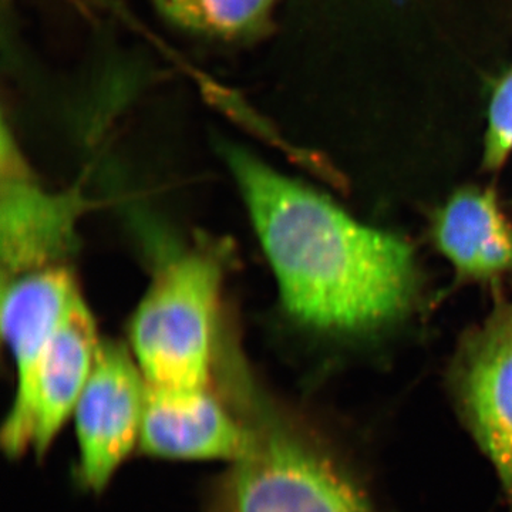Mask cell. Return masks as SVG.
<instances>
[{"mask_svg": "<svg viewBox=\"0 0 512 512\" xmlns=\"http://www.w3.org/2000/svg\"><path fill=\"white\" fill-rule=\"evenodd\" d=\"M433 239L464 281L512 274V224L490 188L466 187L451 195L434 218Z\"/></svg>", "mask_w": 512, "mask_h": 512, "instance_id": "9c48e42d", "label": "cell"}, {"mask_svg": "<svg viewBox=\"0 0 512 512\" xmlns=\"http://www.w3.org/2000/svg\"><path fill=\"white\" fill-rule=\"evenodd\" d=\"M80 8L84 10H107V12L116 13V15L126 16L127 9L124 8L123 0H73Z\"/></svg>", "mask_w": 512, "mask_h": 512, "instance_id": "4fadbf2b", "label": "cell"}, {"mask_svg": "<svg viewBox=\"0 0 512 512\" xmlns=\"http://www.w3.org/2000/svg\"><path fill=\"white\" fill-rule=\"evenodd\" d=\"M454 387L471 431L490 458L512 512V301L500 299L461 340Z\"/></svg>", "mask_w": 512, "mask_h": 512, "instance_id": "52a82bcc", "label": "cell"}, {"mask_svg": "<svg viewBox=\"0 0 512 512\" xmlns=\"http://www.w3.org/2000/svg\"><path fill=\"white\" fill-rule=\"evenodd\" d=\"M512 153V69L498 84L488 110L483 165L485 170L497 171Z\"/></svg>", "mask_w": 512, "mask_h": 512, "instance_id": "7c38bea8", "label": "cell"}, {"mask_svg": "<svg viewBox=\"0 0 512 512\" xmlns=\"http://www.w3.org/2000/svg\"><path fill=\"white\" fill-rule=\"evenodd\" d=\"M224 268L188 249L158 266L128 325V348L156 389L210 387Z\"/></svg>", "mask_w": 512, "mask_h": 512, "instance_id": "7a4b0ae2", "label": "cell"}, {"mask_svg": "<svg viewBox=\"0 0 512 512\" xmlns=\"http://www.w3.org/2000/svg\"><path fill=\"white\" fill-rule=\"evenodd\" d=\"M0 262L2 279L66 266L79 249L80 190L50 191L36 180L8 123H2Z\"/></svg>", "mask_w": 512, "mask_h": 512, "instance_id": "277c9868", "label": "cell"}, {"mask_svg": "<svg viewBox=\"0 0 512 512\" xmlns=\"http://www.w3.org/2000/svg\"><path fill=\"white\" fill-rule=\"evenodd\" d=\"M148 383L130 348L101 342L92 375L74 409L80 480L101 491L140 441Z\"/></svg>", "mask_w": 512, "mask_h": 512, "instance_id": "8992f818", "label": "cell"}, {"mask_svg": "<svg viewBox=\"0 0 512 512\" xmlns=\"http://www.w3.org/2000/svg\"><path fill=\"white\" fill-rule=\"evenodd\" d=\"M80 298L82 293L69 265L2 279L0 328L15 366L16 384L30 375Z\"/></svg>", "mask_w": 512, "mask_h": 512, "instance_id": "30bf717a", "label": "cell"}, {"mask_svg": "<svg viewBox=\"0 0 512 512\" xmlns=\"http://www.w3.org/2000/svg\"><path fill=\"white\" fill-rule=\"evenodd\" d=\"M177 28L211 39L244 40L262 35L276 0H150Z\"/></svg>", "mask_w": 512, "mask_h": 512, "instance_id": "8fae6325", "label": "cell"}, {"mask_svg": "<svg viewBox=\"0 0 512 512\" xmlns=\"http://www.w3.org/2000/svg\"><path fill=\"white\" fill-rule=\"evenodd\" d=\"M245 421L228 512H373L342 468L285 421L269 413Z\"/></svg>", "mask_w": 512, "mask_h": 512, "instance_id": "3957f363", "label": "cell"}, {"mask_svg": "<svg viewBox=\"0 0 512 512\" xmlns=\"http://www.w3.org/2000/svg\"><path fill=\"white\" fill-rule=\"evenodd\" d=\"M96 320L83 296L67 313L30 375L16 384L2 429L10 457L33 448L43 456L74 413L101 346Z\"/></svg>", "mask_w": 512, "mask_h": 512, "instance_id": "5b68a950", "label": "cell"}, {"mask_svg": "<svg viewBox=\"0 0 512 512\" xmlns=\"http://www.w3.org/2000/svg\"><path fill=\"white\" fill-rule=\"evenodd\" d=\"M248 443V424L228 410L210 387L148 386L141 453L177 460L237 461Z\"/></svg>", "mask_w": 512, "mask_h": 512, "instance_id": "ba28073f", "label": "cell"}, {"mask_svg": "<svg viewBox=\"0 0 512 512\" xmlns=\"http://www.w3.org/2000/svg\"><path fill=\"white\" fill-rule=\"evenodd\" d=\"M222 157L289 315L311 328L353 332L410 308L417 271L406 241L356 221L247 148L225 144Z\"/></svg>", "mask_w": 512, "mask_h": 512, "instance_id": "6da1fadb", "label": "cell"}]
</instances>
